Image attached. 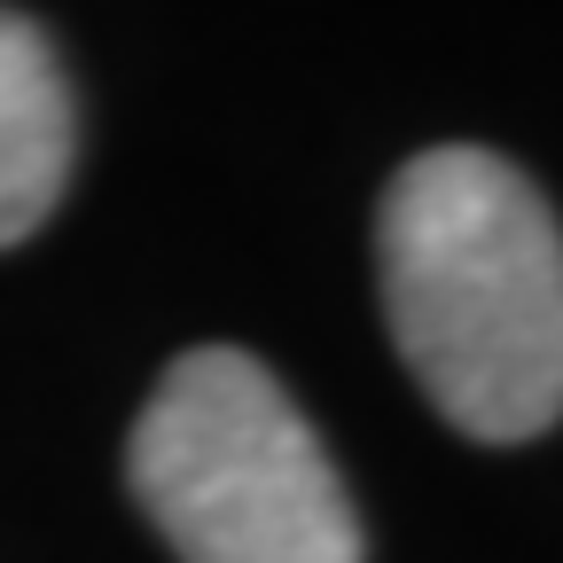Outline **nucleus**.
<instances>
[{
  "label": "nucleus",
  "instance_id": "obj_2",
  "mask_svg": "<svg viewBox=\"0 0 563 563\" xmlns=\"http://www.w3.org/2000/svg\"><path fill=\"white\" fill-rule=\"evenodd\" d=\"M125 477L180 563H361L329 446L243 344H196L157 376Z\"/></svg>",
  "mask_w": 563,
  "mask_h": 563
},
{
  "label": "nucleus",
  "instance_id": "obj_3",
  "mask_svg": "<svg viewBox=\"0 0 563 563\" xmlns=\"http://www.w3.org/2000/svg\"><path fill=\"white\" fill-rule=\"evenodd\" d=\"M70 157H79V110L55 40L32 16L0 9V251L47 228L70 188Z\"/></svg>",
  "mask_w": 563,
  "mask_h": 563
},
{
  "label": "nucleus",
  "instance_id": "obj_1",
  "mask_svg": "<svg viewBox=\"0 0 563 563\" xmlns=\"http://www.w3.org/2000/svg\"><path fill=\"white\" fill-rule=\"evenodd\" d=\"M376 274L407 376L470 439L563 415V228L493 150H422L376 211Z\"/></svg>",
  "mask_w": 563,
  "mask_h": 563
}]
</instances>
